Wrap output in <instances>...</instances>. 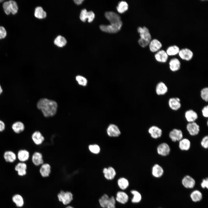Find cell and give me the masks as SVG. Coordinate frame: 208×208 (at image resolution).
I'll list each match as a JSON object with an SVG mask.
<instances>
[{"label": "cell", "instance_id": "obj_1", "mask_svg": "<svg viewBox=\"0 0 208 208\" xmlns=\"http://www.w3.org/2000/svg\"><path fill=\"white\" fill-rule=\"evenodd\" d=\"M37 105L46 117L53 116L56 113L57 105L54 101L46 98L41 99L38 101Z\"/></svg>", "mask_w": 208, "mask_h": 208}, {"label": "cell", "instance_id": "obj_2", "mask_svg": "<svg viewBox=\"0 0 208 208\" xmlns=\"http://www.w3.org/2000/svg\"><path fill=\"white\" fill-rule=\"evenodd\" d=\"M106 18L109 21V26L113 30L118 32L122 25V22L120 16L117 13L111 11L106 12L105 13Z\"/></svg>", "mask_w": 208, "mask_h": 208}, {"label": "cell", "instance_id": "obj_3", "mask_svg": "<svg viewBox=\"0 0 208 208\" xmlns=\"http://www.w3.org/2000/svg\"><path fill=\"white\" fill-rule=\"evenodd\" d=\"M138 31L140 37L138 41L139 44L142 47H146L151 40V35L148 29L145 26L139 27Z\"/></svg>", "mask_w": 208, "mask_h": 208}, {"label": "cell", "instance_id": "obj_4", "mask_svg": "<svg viewBox=\"0 0 208 208\" xmlns=\"http://www.w3.org/2000/svg\"><path fill=\"white\" fill-rule=\"evenodd\" d=\"M3 7L5 13L7 15L11 13L14 15L18 12V4L14 0H10L4 2L3 4Z\"/></svg>", "mask_w": 208, "mask_h": 208}, {"label": "cell", "instance_id": "obj_5", "mask_svg": "<svg viewBox=\"0 0 208 208\" xmlns=\"http://www.w3.org/2000/svg\"><path fill=\"white\" fill-rule=\"evenodd\" d=\"M59 201L64 205L69 204L73 199V195L70 192L61 191L57 195Z\"/></svg>", "mask_w": 208, "mask_h": 208}, {"label": "cell", "instance_id": "obj_6", "mask_svg": "<svg viewBox=\"0 0 208 208\" xmlns=\"http://www.w3.org/2000/svg\"><path fill=\"white\" fill-rule=\"evenodd\" d=\"M157 153L162 156H166L168 155L170 152V148L167 143L163 142L159 144L157 147Z\"/></svg>", "mask_w": 208, "mask_h": 208}, {"label": "cell", "instance_id": "obj_7", "mask_svg": "<svg viewBox=\"0 0 208 208\" xmlns=\"http://www.w3.org/2000/svg\"><path fill=\"white\" fill-rule=\"evenodd\" d=\"M178 54L181 59L187 61L191 60L194 55L192 51L187 48H183L180 49Z\"/></svg>", "mask_w": 208, "mask_h": 208}, {"label": "cell", "instance_id": "obj_8", "mask_svg": "<svg viewBox=\"0 0 208 208\" xmlns=\"http://www.w3.org/2000/svg\"><path fill=\"white\" fill-rule=\"evenodd\" d=\"M168 104L169 108L174 111H178L181 107L180 99L178 97L170 98L168 100Z\"/></svg>", "mask_w": 208, "mask_h": 208}, {"label": "cell", "instance_id": "obj_9", "mask_svg": "<svg viewBox=\"0 0 208 208\" xmlns=\"http://www.w3.org/2000/svg\"><path fill=\"white\" fill-rule=\"evenodd\" d=\"M186 128L189 134L192 136L197 135L200 131V126L195 122H188Z\"/></svg>", "mask_w": 208, "mask_h": 208}, {"label": "cell", "instance_id": "obj_10", "mask_svg": "<svg viewBox=\"0 0 208 208\" xmlns=\"http://www.w3.org/2000/svg\"><path fill=\"white\" fill-rule=\"evenodd\" d=\"M169 136L172 142H179L183 138V134L181 130L175 128L170 132Z\"/></svg>", "mask_w": 208, "mask_h": 208}, {"label": "cell", "instance_id": "obj_11", "mask_svg": "<svg viewBox=\"0 0 208 208\" xmlns=\"http://www.w3.org/2000/svg\"><path fill=\"white\" fill-rule=\"evenodd\" d=\"M116 201L122 205L127 203L129 200V196L125 192L122 191H118L115 198Z\"/></svg>", "mask_w": 208, "mask_h": 208}, {"label": "cell", "instance_id": "obj_12", "mask_svg": "<svg viewBox=\"0 0 208 208\" xmlns=\"http://www.w3.org/2000/svg\"><path fill=\"white\" fill-rule=\"evenodd\" d=\"M182 183L183 186L187 189H192L195 185L196 182L194 179L190 175L185 176L182 180Z\"/></svg>", "mask_w": 208, "mask_h": 208}, {"label": "cell", "instance_id": "obj_13", "mask_svg": "<svg viewBox=\"0 0 208 208\" xmlns=\"http://www.w3.org/2000/svg\"><path fill=\"white\" fill-rule=\"evenodd\" d=\"M168 88L165 83L163 81H160L156 85L155 92L158 96H162L166 94L168 92Z\"/></svg>", "mask_w": 208, "mask_h": 208}, {"label": "cell", "instance_id": "obj_14", "mask_svg": "<svg viewBox=\"0 0 208 208\" xmlns=\"http://www.w3.org/2000/svg\"><path fill=\"white\" fill-rule=\"evenodd\" d=\"M95 17V14L92 11L87 12L86 9L81 10L80 15L81 20L83 22L86 21V19H88V21L89 23L92 21Z\"/></svg>", "mask_w": 208, "mask_h": 208}, {"label": "cell", "instance_id": "obj_15", "mask_svg": "<svg viewBox=\"0 0 208 208\" xmlns=\"http://www.w3.org/2000/svg\"><path fill=\"white\" fill-rule=\"evenodd\" d=\"M148 132L151 137L154 139L159 138L161 136L162 134V129L155 125L151 127L148 129Z\"/></svg>", "mask_w": 208, "mask_h": 208}, {"label": "cell", "instance_id": "obj_16", "mask_svg": "<svg viewBox=\"0 0 208 208\" xmlns=\"http://www.w3.org/2000/svg\"><path fill=\"white\" fill-rule=\"evenodd\" d=\"M181 66V62L177 58H173L169 61V68L170 71L172 72H176L179 71L180 69Z\"/></svg>", "mask_w": 208, "mask_h": 208}, {"label": "cell", "instance_id": "obj_17", "mask_svg": "<svg viewBox=\"0 0 208 208\" xmlns=\"http://www.w3.org/2000/svg\"><path fill=\"white\" fill-rule=\"evenodd\" d=\"M155 59L157 62L165 63L168 60V56L166 51L160 50L155 53L154 55Z\"/></svg>", "mask_w": 208, "mask_h": 208}, {"label": "cell", "instance_id": "obj_18", "mask_svg": "<svg viewBox=\"0 0 208 208\" xmlns=\"http://www.w3.org/2000/svg\"><path fill=\"white\" fill-rule=\"evenodd\" d=\"M185 119L188 122H195L198 118L197 113L192 109L186 110L184 114Z\"/></svg>", "mask_w": 208, "mask_h": 208}, {"label": "cell", "instance_id": "obj_19", "mask_svg": "<svg viewBox=\"0 0 208 208\" xmlns=\"http://www.w3.org/2000/svg\"><path fill=\"white\" fill-rule=\"evenodd\" d=\"M148 45L150 51L153 53H156L160 50L162 46L161 42L155 38L151 40Z\"/></svg>", "mask_w": 208, "mask_h": 208}, {"label": "cell", "instance_id": "obj_20", "mask_svg": "<svg viewBox=\"0 0 208 208\" xmlns=\"http://www.w3.org/2000/svg\"><path fill=\"white\" fill-rule=\"evenodd\" d=\"M103 172L105 178L108 180L113 179L116 174L115 170L112 167L104 168L103 170Z\"/></svg>", "mask_w": 208, "mask_h": 208}, {"label": "cell", "instance_id": "obj_21", "mask_svg": "<svg viewBox=\"0 0 208 208\" xmlns=\"http://www.w3.org/2000/svg\"><path fill=\"white\" fill-rule=\"evenodd\" d=\"M164 172L163 168L158 164H155L152 168V174L155 178L161 177L163 175Z\"/></svg>", "mask_w": 208, "mask_h": 208}, {"label": "cell", "instance_id": "obj_22", "mask_svg": "<svg viewBox=\"0 0 208 208\" xmlns=\"http://www.w3.org/2000/svg\"><path fill=\"white\" fill-rule=\"evenodd\" d=\"M107 133L110 137H118L120 134V131L118 127L113 124H110L107 130Z\"/></svg>", "mask_w": 208, "mask_h": 208}, {"label": "cell", "instance_id": "obj_23", "mask_svg": "<svg viewBox=\"0 0 208 208\" xmlns=\"http://www.w3.org/2000/svg\"><path fill=\"white\" fill-rule=\"evenodd\" d=\"M17 158L21 162H25L29 159L30 154L29 152L25 149L20 150L16 155Z\"/></svg>", "mask_w": 208, "mask_h": 208}, {"label": "cell", "instance_id": "obj_24", "mask_svg": "<svg viewBox=\"0 0 208 208\" xmlns=\"http://www.w3.org/2000/svg\"><path fill=\"white\" fill-rule=\"evenodd\" d=\"M32 140L36 145L41 144L44 140V138L42 133L39 131H36L32 134Z\"/></svg>", "mask_w": 208, "mask_h": 208}, {"label": "cell", "instance_id": "obj_25", "mask_svg": "<svg viewBox=\"0 0 208 208\" xmlns=\"http://www.w3.org/2000/svg\"><path fill=\"white\" fill-rule=\"evenodd\" d=\"M27 165L25 162H19L15 167V170L20 176H23L27 173Z\"/></svg>", "mask_w": 208, "mask_h": 208}, {"label": "cell", "instance_id": "obj_26", "mask_svg": "<svg viewBox=\"0 0 208 208\" xmlns=\"http://www.w3.org/2000/svg\"><path fill=\"white\" fill-rule=\"evenodd\" d=\"M33 163L36 166H39L43 164L44 161L42 154L38 152H34L31 157Z\"/></svg>", "mask_w": 208, "mask_h": 208}, {"label": "cell", "instance_id": "obj_27", "mask_svg": "<svg viewBox=\"0 0 208 208\" xmlns=\"http://www.w3.org/2000/svg\"><path fill=\"white\" fill-rule=\"evenodd\" d=\"M3 157L5 161L10 163L14 162L17 158L16 154L13 151L10 150L5 152L3 155Z\"/></svg>", "mask_w": 208, "mask_h": 208}, {"label": "cell", "instance_id": "obj_28", "mask_svg": "<svg viewBox=\"0 0 208 208\" xmlns=\"http://www.w3.org/2000/svg\"><path fill=\"white\" fill-rule=\"evenodd\" d=\"M12 129L15 133L19 134L24 131L25 129V126L23 122L17 121L12 124Z\"/></svg>", "mask_w": 208, "mask_h": 208}, {"label": "cell", "instance_id": "obj_29", "mask_svg": "<svg viewBox=\"0 0 208 208\" xmlns=\"http://www.w3.org/2000/svg\"><path fill=\"white\" fill-rule=\"evenodd\" d=\"M179 142V147L180 150L182 151H187L190 149L191 143L188 139L183 138Z\"/></svg>", "mask_w": 208, "mask_h": 208}, {"label": "cell", "instance_id": "obj_30", "mask_svg": "<svg viewBox=\"0 0 208 208\" xmlns=\"http://www.w3.org/2000/svg\"><path fill=\"white\" fill-rule=\"evenodd\" d=\"M51 172V167L50 165L47 163L43 164L40 169V172L41 175L43 177H48Z\"/></svg>", "mask_w": 208, "mask_h": 208}, {"label": "cell", "instance_id": "obj_31", "mask_svg": "<svg viewBox=\"0 0 208 208\" xmlns=\"http://www.w3.org/2000/svg\"><path fill=\"white\" fill-rule=\"evenodd\" d=\"M117 184L119 188L122 190L127 189L129 185V182L126 178L121 177L119 178L117 181Z\"/></svg>", "mask_w": 208, "mask_h": 208}, {"label": "cell", "instance_id": "obj_32", "mask_svg": "<svg viewBox=\"0 0 208 208\" xmlns=\"http://www.w3.org/2000/svg\"><path fill=\"white\" fill-rule=\"evenodd\" d=\"M130 193L133 195L131 199V202L133 203H140L142 199L141 194L138 190H132L130 191Z\"/></svg>", "mask_w": 208, "mask_h": 208}, {"label": "cell", "instance_id": "obj_33", "mask_svg": "<svg viewBox=\"0 0 208 208\" xmlns=\"http://www.w3.org/2000/svg\"><path fill=\"white\" fill-rule=\"evenodd\" d=\"M190 197L194 202H197L200 201L203 198V195L199 190H196L192 191L190 194Z\"/></svg>", "mask_w": 208, "mask_h": 208}, {"label": "cell", "instance_id": "obj_34", "mask_svg": "<svg viewBox=\"0 0 208 208\" xmlns=\"http://www.w3.org/2000/svg\"><path fill=\"white\" fill-rule=\"evenodd\" d=\"M180 50L178 46L174 45L168 47L166 51L168 56H174L178 54Z\"/></svg>", "mask_w": 208, "mask_h": 208}, {"label": "cell", "instance_id": "obj_35", "mask_svg": "<svg viewBox=\"0 0 208 208\" xmlns=\"http://www.w3.org/2000/svg\"><path fill=\"white\" fill-rule=\"evenodd\" d=\"M109 197L106 194H103L99 199L100 206L102 208H106L109 202Z\"/></svg>", "mask_w": 208, "mask_h": 208}, {"label": "cell", "instance_id": "obj_36", "mask_svg": "<svg viewBox=\"0 0 208 208\" xmlns=\"http://www.w3.org/2000/svg\"><path fill=\"white\" fill-rule=\"evenodd\" d=\"M34 16L36 18L39 19H42L45 18L47 14L45 11L41 7H37L35 9Z\"/></svg>", "mask_w": 208, "mask_h": 208}, {"label": "cell", "instance_id": "obj_37", "mask_svg": "<svg viewBox=\"0 0 208 208\" xmlns=\"http://www.w3.org/2000/svg\"><path fill=\"white\" fill-rule=\"evenodd\" d=\"M13 201L16 206L19 207L23 206L24 204V200L22 196L18 194L14 196L12 198Z\"/></svg>", "mask_w": 208, "mask_h": 208}, {"label": "cell", "instance_id": "obj_38", "mask_svg": "<svg viewBox=\"0 0 208 208\" xmlns=\"http://www.w3.org/2000/svg\"><path fill=\"white\" fill-rule=\"evenodd\" d=\"M66 42L65 38L60 35L58 36L54 40V44L60 47H64L66 44Z\"/></svg>", "mask_w": 208, "mask_h": 208}, {"label": "cell", "instance_id": "obj_39", "mask_svg": "<svg viewBox=\"0 0 208 208\" xmlns=\"http://www.w3.org/2000/svg\"><path fill=\"white\" fill-rule=\"evenodd\" d=\"M128 5L127 3L125 1L120 2L117 7V10L120 13H122L126 11L128 9Z\"/></svg>", "mask_w": 208, "mask_h": 208}, {"label": "cell", "instance_id": "obj_40", "mask_svg": "<svg viewBox=\"0 0 208 208\" xmlns=\"http://www.w3.org/2000/svg\"><path fill=\"white\" fill-rule=\"evenodd\" d=\"M200 95L201 99L207 102L208 101V88L205 87L202 88L200 90Z\"/></svg>", "mask_w": 208, "mask_h": 208}, {"label": "cell", "instance_id": "obj_41", "mask_svg": "<svg viewBox=\"0 0 208 208\" xmlns=\"http://www.w3.org/2000/svg\"><path fill=\"white\" fill-rule=\"evenodd\" d=\"M88 148L91 152L95 154L99 153L100 150L99 146L96 144L90 145L88 146Z\"/></svg>", "mask_w": 208, "mask_h": 208}, {"label": "cell", "instance_id": "obj_42", "mask_svg": "<svg viewBox=\"0 0 208 208\" xmlns=\"http://www.w3.org/2000/svg\"><path fill=\"white\" fill-rule=\"evenodd\" d=\"M76 79L78 83L83 86H86L87 83V80L84 77L78 75L76 77Z\"/></svg>", "mask_w": 208, "mask_h": 208}, {"label": "cell", "instance_id": "obj_43", "mask_svg": "<svg viewBox=\"0 0 208 208\" xmlns=\"http://www.w3.org/2000/svg\"><path fill=\"white\" fill-rule=\"evenodd\" d=\"M116 201L114 196L109 197V202L106 208H116Z\"/></svg>", "mask_w": 208, "mask_h": 208}, {"label": "cell", "instance_id": "obj_44", "mask_svg": "<svg viewBox=\"0 0 208 208\" xmlns=\"http://www.w3.org/2000/svg\"><path fill=\"white\" fill-rule=\"evenodd\" d=\"M200 144L201 146L205 149H207L208 148V136L207 135L205 136L202 139Z\"/></svg>", "mask_w": 208, "mask_h": 208}, {"label": "cell", "instance_id": "obj_45", "mask_svg": "<svg viewBox=\"0 0 208 208\" xmlns=\"http://www.w3.org/2000/svg\"><path fill=\"white\" fill-rule=\"evenodd\" d=\"M7 31L5 28L0 26V40L5 38L7 36Z\"/></svg>", "mask_w": 208, "mask_h": 208}, {"label": "cell", "instance_id": "obj_46", "mask_svg": "<svg viewBox=\"0 0 208 208\" xmlns=\"http://www.w3.org/2000/svg\"><path fill=\"white\" fill-rule=\"evenodd\" d=\"M201 113L203 116L205 118L208 117V105L204 106L201 110Z\"/></svg>", "mask_w": 208, "mask_h": 208}, {"label": "cell", "instance_id": "obj_47", "mask_svg": "<svg viewBox=\"0 0 208 208\" xmlns=\"http://www.w3.org/2000/svg\"><path fill=\"white\" fill-rule=\"evenodd\" d=\"M201 186L203 189L208 188V179L206 178L203 179L201 183Z\"/></svg>", "mask_w": 208, "mask_h": 208}, {"label": "cell", "instance_id": "obj_48", "mask_svg": "<svg viewBox=\"0 0 208 208\" xmlns=\"http://www.w3.org/2000/svg\"><path fill=\"white\" fill-rule=\"evenodd\" d=\"M5 128V123L2 120H0V132L3 131Z\"/></svg>", "mask_w": 208, "mask_h": 208}, {"label": "cell", "instance_id": "obj_49", "mask_svg": "<svg viewBox=\"0 0 208 208\" xmlns=\"http://www.w3.org/2000/svg\"><path fill=\"white\" fill-rule=\"evenodd\" d=\"M83 0H74L75 3L77 5H80L81 4Z\"/></svg>", "mask_w": 208, "mask_h": 208}, {"label": "cell", "instance_id": "obj_50", "mask_svg": "<svg viewBox=\"0 0 208 208\" xmlns=\"http://www.w3.org/2000/svg\"><path fill=\"white\" fill-rule=\"evenodd\" d=\"M3 90L1 88V87L0 85V94L2 92Z\"/></svg>", "mask_w": 208, "mask_h": 208}, {"label": "cell", "instance_id": "obj_51", "mask_svg": "<svg viewBox=\"0 0 208 208\" xmlns=\"http://www.w3.org/2000/svg\"><path fill=\"white\" fill-rule=\"evenodd\" d=\"M65 208H74L71 206H69Z\"/></svg>", "mask_w": 208, "mask_h": 208}, {"label": "cell", "instance_id": "obj_52", "mask_svg": "<svg viewBox=\"0 0 208 208\" xmlns=\"http://www.w3.org/2000/svg\"><path fill=\"white\" fill-rule=\"evenodd\" d=\"M4 1V0H0V3L3 2Z\"/></svg>", "mask_w": 208, "mask_h": 208}]
</instances>
